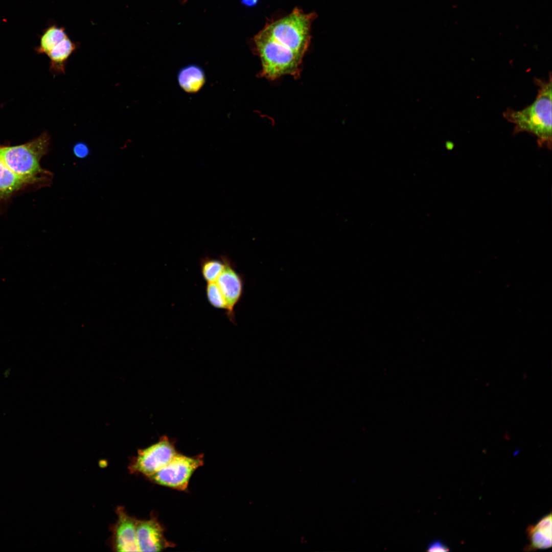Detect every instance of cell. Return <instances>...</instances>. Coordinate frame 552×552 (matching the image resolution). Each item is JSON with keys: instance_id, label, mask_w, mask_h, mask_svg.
<instances>
[{"instance_id": "obj_1", "label": "cell", "mask_w": 552, "mask_h": 552, "mask_svg": "<svg viewBox=\"0 0 552 552\" xmlns=\"http://www.w3.org/2000/svg\"><path fill=\"white\" fill-rule=\"evenodd\" d=\"M50 140L42 133L22 145L0 146V200L30 185L51 183L53 174L40 165L49 150Z\"/></svg>"}, {"instance_id": "obj_2", "label": "cell", "mask_w": 552, "mask_h": 552, "mask_svg": "<svg viewBox=\"0 0 552 552\" xmlns=\"http://www.w3.org/2000/svg\"><path fill=\"white\" fill-rule=\"evenodd\" d=\"M538 86L536 99L531 105L522 110H515L508 108L503 113V117L514 125V133L526 132L537 137L540 147L551 148V76L548 80L535 78Z\"/></svg>"}, {"instance_id": "obj_3", "label": "cell", "mask_w": 552, "mask_h": 552, "mask_svg": "<svg viewBox=\"0 0 552 552\" xmlns=\"http://www.w3.org/2000/svg\"><path fill=\"white\" fill-rule=\"evenodd\" d=\"M254 40L262 63L263 77L273 80L284 75H298L303 56L282 45L262 30Z\"/></svg>"}, {"instance_id": "obj_4", "label": "cell", "mask_w": 552, "mask_h": 552, "mask_svg": "<svg viewBox=\"0 0 552 552\" xmlns=\"http://www.w3.org/2000/svg\"><path fill=\"white\" fill-rule=\"evenodd\" d=\"M315 13H305L295 8L288 15L267 24L262 30L271 38L304 56L310 42L311 23Z\"/></svg>"}, {"instance_id": "obj_5", "label": "cell", "mask_w": 552, "mask_h": 552, "mask_svg": "<svg viewBox=\"0 0 552 552\" xmlns=\"http://www.w3.org/2000/svg\"><path fill=\"white\" fill-rule=\"evenodd\" d=\"M203 464L202 455L189 457L177 453L164 467L148 477L160 485L183 491L193 472Z\"/></svg>"}, {"instance_id": "obj_6", "label": "cell", "mask_w": 552, "mask_h": 552, "mask_svg": "<svg viewBox=\"0 0 552 552\" xmlns=\"http://www.w3.org/2000/svg\"><path fill=\"white\" fill-rule=\"evenodd\" d=\"M174 445L163 436L156 443L140 450L129 466L131 473H139L149 477L168 464L177 454Z\"/></svg>"}, {"instance_id": "obj_7", "label": "cell", "mask_w": 552, "mask_h": 552, "mask_svg": "<svg viewBox=\"0 0 552 552\" xmlns=\"http://www.w3.org/2000/svg\"><path fill=\"white\" fill-rule=\"evenodd\" d=\"M225 267L215 281L227 304L226 315L236 325L234 309L240 301L244 292V278L234 268L233 262L225 256Z\"/></svg>"}, {"instance_id": "obj_8", "label": "cell", "mask_w": 552, "mask_h": 552, "mask_svg": "<svg viewBox=\"0 0 552 552\" xmlns=\"http://www.w3.org/2000/svg\"><path fill=\"white\" fill-rule=\"evenodd\" d=\"M164 528L157 519H136V535L139 551H159L174 544L168 541L164 535Z\"/></svg>"}, {"instance_id": "obj_9", "label": "cell", "mask_w": 552, "mask_h": 552, "mask_svg": "<svg viewBox=\"0 0 552 552\" xmlns=\"http://www.w3.org/2000/svg\"><path fill=\"white\" fill-rule=\"evenodd\" d=\"M118 519L112 528V544L117 551H139L136 535V519L123 507L116 510Z\"/></svg>"}, {"instance_id": "obj_10", "label": "cell", "mask_w": 552, "mask_h": 552, "mask_svg": "<svg viewBox=\"0 0 552 552\" xmlns=\"http://www.w3.org/2000/svg\"><path fill=\"white\" fill-rule=\"evenodd\" d=\"M551 514L542 518L536 524L530 525L526 529L529 544L524 548L527 551L546 549L551 546Z\"/></svg>"}, {"instance_id": "obj_11", "label": "cell", "mask_w": 552, "mask_h": 552, "mask_svg": "<svg viewBox=\"0 0 552 552\" xmlns=\"http://www.w3.org/2000/svg\"><path fill=\"white\" fill-rule=\"evenodd\" d=\"M180 88L189 94H195L204 86L206 81L203 68L196 64H189L181 68L177 75Z\"/></svg>"}, {"instance_id": "obj_12", "label": "cell", "mask_w": 552, "mask_h": 552, "mask_svg": "<svg viewBox=\"0 0 552 552\" xmlns=\"http://www.w3.org/2000/svg\"><path fill=\"white\" fill-rule=\"evenodd\" d=\"M75 49V44L68 37L59 42L47 55L50 70L55 74H65L66 62Z\"/></svg>"}, {"instance_id": "obj_13", "label": "cell", "mask_w": 552, "mask_h": 552, "mask_svg": "<svg viewBox=\"0 0 552 552\" xmlns=\"http://www.w3.org/2000/svg\"><path fill=\"white\" fill-rule=\"evenodd\" d=\"M66 37L67 36L63 29L52 26L47 28L41 36L39 45L36 49V52L48 55L55 45Z\"/></svg>"}, {"instance_id": "obj_14", "label": "cell", "mask_w": 552, "mask_h": 552, "mask_svg": "<svg viewBox=\"0 0 552 552\" xmlns=\"http://www.w3.org/2000/svg\"><path fill=\"white\" fill-rule=\"evenodd\" d=\"M225 255H221L218 259L205 257L201 259V273L206 283L217 280L225 267Z\"/></svg>"}, {"instance_id": "obj_15", "label": "cell", "mask_w": 552, "mask_h": 552, "mask_svg": "<svg viewBox=\"0 0 552 552\" xmlns=\"http://www.w3.org/2000/svg\"><path fill=\"white\" fill-rule=\"evenodd\" d=\"M206 294L209 303L214 307L227 309V304L218 285L214 282L206 283Z\"/></svg>"}, {"instance_id": "obj_16", "label": "cell", "mask_w": 552, "mask_h": 552, "mask_svg": "<svg viewBox=\"0 0 552 552\" xmlns=\"http://www.w3.org/2000/svg\"><path fill=\"white\" fill-rule=\"evenodd\" d=\"M73 152L77 157L84 158L88 155L89 150L86 144L83 143H78L74 146Z\"/></svg>"}, {"instance_id": "obj_17", "label": "cell", "mask_w": 552, "mask_h": 552, "mask_svg": "<svg viewBox=\"0 0 552 552\" xmlns=\"http://www.w3.org/2000/svg\"><path fill=\"white\" fill-rule=\"evenodd\" d=\"M449 550L448 547L439 540L431 541L427 546L428 551H448Z\"/></svg>"}, {"instance_id": "obj_18", "label": "cell", "mask_w": 552, "mask_h": 552, "mask_svg": "<svg viewBox=\"0 0 552 552\" xmlns=\"http://www.w3.org/2000/svg\"><path fill=\"white\" fill-rule=\"evenodd\" d=\"M244 1H245V3H246V4H253L256 1V0H244Z\"/></svg>"}]
</instances>
